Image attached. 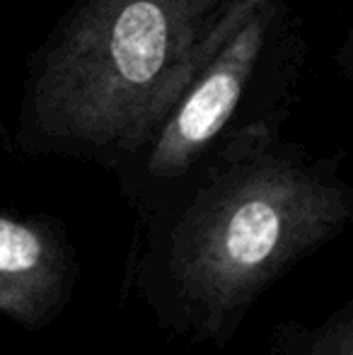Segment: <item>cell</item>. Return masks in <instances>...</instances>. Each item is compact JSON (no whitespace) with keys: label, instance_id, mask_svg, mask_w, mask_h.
Returning <instances> with one entry per match:
<instances>
[{"label":"cell","instance_id":"obj_3","mask_svg":"<svg viewBox=\"0 0 353 355\" xmlns=\"http://www.w3.org/2000/svg\"><path fill=\"white\" fill-rule=\"evenodd\" d=\"M302 63L305 37L288 0H235L112 169L133 213L150 211L237 133L286 121Z\"/></svg>","mask_w":353,"mask_h":355},{"label":"cell","instance_id":"obj_2","mask_svg":"<svg viewBox=\"0 0 353 355\" xmlns=\"http://www.w3.org/2000/svg\"><path fill=\"white\" fill-rule=\"evenodd\" d=\"M235 0H76L32 53L15 143L112 172Z\"/></svg>","mask_w":353,"mask_h":355},{"label":"cell","instance_id":"obj_4","mask_svg":"<svg viewBox=\"0 0 353 355\" xmlns=\"http://www.w3.org/2000/svg\"><path fill=\"white\" fill-rule=\"evenodd\" d=\"M80 266L66 225L0 208V322L44 331L68 309Z\"/></svg>","mask_w":353,"mask_h":355},{"label":"cell","instance_id":"obj_1","mask_svg":"<svg viewBox=\"0 0 353 355\" xmlns=\"http://www.w3.org/2000/svg\"><path fill=\"white\" fill-rule=\"evenodd\" d=\"M351 220L339 155L257 123L136 215L126 283L162 331L225 351L266 290Z\"/></svg>","mask_w":353,"mask_h":355},{"label":"cell","instance_id":"obj_5","mask_svg":"<svg viewBox=\"0 0 353 355\" xmlns=\"http://www.w3.org/2000/svg\"><path fill=\"white\" fill-rule=\"evenodd\" d=\"M268 355H353V300H344L315 327L278 322L271 331Z\"/></svg>","mask_w":353,"mask_h":355}]
</instances>
